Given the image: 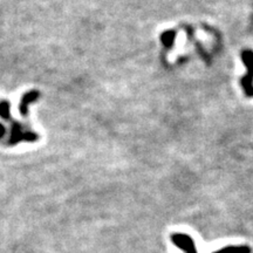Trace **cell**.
Returning <instances> with one entry per match:
<instances>
[{"mask_svg":"<svg viewBox=\"0 0 253 253\" xmlns=\"http://www.w3.org/2000/svg\"><path fill=\"white\" fill-rule=\"evenodd\" d=\"M243 62L246 65L248 73L242 79V87L248 96H253V52L250 49L243 50L242 53Z\"/></svg>","mask_w":253,"mask_h":253,"instance_id":"6da1fadb","label":"cell"},{"mask_svg":"<svg viewBox=\"0 0 253 253\" xmlns=\"http://www.w3.org/2000/svg\"><path fill=\"white\" fill-rule=\"evenodd\" d=\"M173 244L182 249L185 253H197L194 239L185 233H173L171 236Z\"/></svg>","mask_w":253,"mask_h":253,"instance_id":"7a4b0ae2","label":"cell"},{"mask_svg":"<svg viewBox=\"0 0 253 253\" xmlns=\"http://www.w3.org/2000/svg\"><path fill=\"white\" fill-rule=\"evenodd\" d=\"M252 250L248 245H239V246H226V248L219 250L213 253H251Z\"/></svg>","mask_w":253,"mask_h":253,"instance_id":"3957f363","label":"cell"},{"mask_svg":"<svg viewBox=\"0 0 253 253\" xmlns=\"http://www.w3.org/2000/svg\"><path fill=\"white\" fill-rule=\"evenodd\" d=\"M38 96L37 95V93H30V94H27V95H25V97L23 99V103H21V106H20V109H21V114H23V115H26L27 114V112H26V106L28 103L31 102L32 100H34L36 99V97Z\"/></svg>","mask_w":253,"mask_h":253,"instance_id":"277c9868","label":"cell"},{"mask_svg":"<svg viewBox=\"0 0 253 253\" xmlns=\"http://www.w3.org/2000/svg\"><path fill=\"white\" fill-rule=\"evenodd\" d=\"M173 39H175V32H172V31L166 32V33L162 36V41L167 47H170L172 45Z\"/></svg>","mask_w":253,"mask_h":253,"instance_id":"5b68a950","label":"cell"},{"mask_svg":"<svg viewBox=\"0 0 253 253\" xmlns=\"http://www.w3.org/2000/svg\"><path fill=\"white\" fill-rule=\"evenodd\" d=\"M8 103L7 102H1L0 103V115L2 116V118L7 119L8 118Z\"/></svg>","mask_w":253,"mask_h":253,"instance_id":"8992f818","label":"cell"},{"mask_svg":"<svg viewBox=\"0 0 253 253\" xmlns=\"http://www.w3.org/2000/svg\"><path fill=\"white\" fill-rule=\"evenodd\" d=\"M5 134V126L2 125H0V137H2Z\"/></svg>","mask_w":253,"mask_h":253,"instance_id":"52a82bcc","label":"cell"}]
</instances>
